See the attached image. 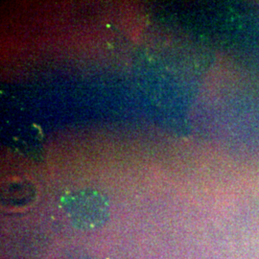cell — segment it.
<instances>
[{
	"label": "cell",
	"instance_id": "cell-1",
	"mask_svg": "<svg viewBox=\"0 0 259 259\" xmlns=\"http://www.w3.org/2000/svg\"><path fill=\"white\" fill-rule=\"evenodd\" d=\"M62 205L71 223L83 231L101 228L110 216L108 199L93 189H83L65 196Z\"/></svg>",
	"mask_w": 259,
	"mask_h": 259
},
{
	"label": "cell",
	"instance_id": "cell-2",
	"mask_svg": "<svg viewBox=\"0 0 259 259\" xmlns=\"http://www.w3.org/2000/svg\"><path fill=\"white\" fill-rule=\"evenodd\" d=\"M93 259H99V258H93Z\"/></svg>",
	"mask_w": 259,
	"mask_h": 259
}]
</instances>
